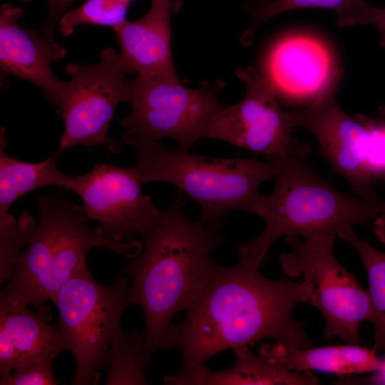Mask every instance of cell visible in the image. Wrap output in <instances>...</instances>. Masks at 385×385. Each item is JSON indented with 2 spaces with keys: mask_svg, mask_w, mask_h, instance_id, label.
Listing matches in <instances>:
<instances>
[{
  "mask_svg": "<svg viewBox=\"0 0 385 385\" xmlns=\"http://www.w3.org/2000/svg\"><path fill=\"white\" fill-rule=\"evenodd\" d=\"M26 211L16 220L9 212L0 215V282L9 279L23 247L28 245L36 227Z\"/></svg>",
  "mask_w": 385,
  "mask_h": 385,
  "instance_id": "cb8c5ba5",
  "label": "cell"
},
{
  "mask_svg": "<svg viewBox=\"0 0 385 385\" xmlns=\"http://www.w3.org/2000/svg\"><path fill=\"white\" fill-rule=\"evenodd\" d=\"M22 298L1 289L0 294V375L37 360H53L66 349L57 325L30 310Z\"/></svg>",
  "mask_w": 385,
  "mask_h": 385,
  "instance_id": "9a60e30c",
  "label": "cell"
},
{
  "mask_svg": "<svg viewBox=\"0 0 385 385\" xmlns=\"http://www.w3.org/2000/svg\"><path fill=\"white\" fill-rule=\"evenodd\" d=\"M262 75L282 96L314 97L342 71L334 48L323 38L296 31L277 38L262 61Z\"/></svg>",
  "mask_w": 385,
  "mask_h": 385,
  "instance_id": "4fadbf2b",
  "label": "cell"
},
{
  "mask_svg": "<svg viewBox=\"0 0 385 385\" xmlns=\"http://www.w3.org/2000/svg\"><path fill=\"white\" fill-rule=\"evenodd\" d=\"M23 16L24 11L11 4L0 7L1 71L35 84L56 106L61 81L52 73L51 64L63 58L66 50L51 45L39 30L19 26L17 21Z\"/></svg>",
  "mask_w": 385,
  "mask_h": 385,
  "instance_id": "5bb4252c",
  "label": "cell"
},
{
  "mask_svg": "<svg viewBox=\"0 0 385 385\" xmlns=\"http://www.w3.org/2000/svg\"><path fill=\"white\" fill-rule=\"evenodd\" d=\"M133 0H86L76 9L66 11L58 21L61 34L66 37L84 24L119 27L128 19L126 14Z\"/></svg>",
  "mask_w": 385,
  "mask_h": 385,
  "instance_id": "603a6c76",
  "label": "cell"
},
{
  "mask_svg": "<svg viewBox=\"0 0 385 385\" xmlns=\"http://www.w3.org/2000/svg\"><path fill=\"white\" fill-rule=\"evenodd\" d=\"M337 236L356 250L363 263L369 282L367 291L372 308L371 323L375 329L373 349L377 353L385 351V252L358 237L353 228Z\"/></svg>",
  "mask_w": 385,
  "mask_h": 385,
  "instance_id": "44dd1931",
  "label": "cell"
},
{
  "mask_svg": "<svg viewBox=\"0 0 385 385\" xmlns=\"http://www.w3.org/2000/svg\"><path fill=\"white\" fill-rule=\"evenodd\" d=\"M53 360H37L14 369L1 376V385H56L59 383L53 372Z\"/></svg>",
  "mask_w": 385,
  "mask_h": 385,
  "instance_id": "d4e9b609",
  "label": "cell"
},
{
  "mask_svg": "<svg viewBox=\"0 0 385 385\" xmlns=\"http://www.w3.org/2000/svg\"><path fill=\"white\" fill-rule=\"evenodd\" d=\"M123 138L138 153L134 168L142 183L176 186L200 206L202 222L221 219L235 210L257 214L264 195L260 187L277 171V163L268 160L221 158L173 150L132 128Z\"/></svg>",
  "mask_w": 385,
  "mask_h": 385,
  "instance_id": "5b68a950",
  "label": "cell"
},
{
  "mask_svg": "<svg viewBox=\"0 0 385 385\" xmlns=\"http://www.w3.org/2000/svg\"><path fill=\"white\" fill-rule=\"evenodd\" d=\"M235 364L225 369L214 371L205 365L188 372H179L163 379L169 385H315L319 378L313 371H295L269 363L255 355L247 346L232 349Z\"/></svg>",
  "mask_w": 385,
  "mask_h": 385,
  "instance_id": "ac0fdd59",
  "label": "cell"
},
{
  "mask_svg": "<svg viewBox=\"0 0 385 385\" xmlns=\"http://www.w3.org/2000/svg\"><path fill=\"white\" fill-rule=\"evenodd\" d=\"M135 168L96 164L86 173L71 176L68 190L81 200V210L95 228L115 241L132 243L153 225L162 210L142 191Z\"/></svg>",
  "mask_w": 385,
  "mask_h": 385,
  "instance_id": "7c38bea8",
  "label": "cell"
},
{
  "mask_svg": "<svg viewBox=\"0 0 385 385\" xmlns=\"http://www.w3.org/2000/svg\"><path fill=\"white\" fill-rule=\"evenodd\" d=\"M37 207L38 222L2 289L16 294L46 318L44 302L53 301L64 283L88 267L91 248H107L128 258L141 250L140 240L119 242L92 228L81 205L62 191L39 194Z\"/></svg>",
  "mask_w": 385,
  "mask_h": 385,
  "instance_id": "277c9868",
  "label": "cell"
},
{
  "mask_svg": "<svg viewBox=\"0 0 385 385\" xmlns=\"http://www.w3.org/2000/svg\"><path fill=\"white\" fill-rule=\"evenodd\" d=\"M309 8L332 11L339 27L356 24L353 0H265L252 9V20L241 36V43L249 45L255 30L270 18L288 11Z\"/></svg>",
  "mask_w": 385,
  "mask_h": 385,
  "instance_id": "7402d4cb",
  "label": "cell"
},
{
  "mask_svg": "<svg viewBox=\"0 0 385 385\" xmlns=\"http://www.w3.org/2000/svg\"><path fill=\"white\" fill-rule=\"evenodd\" d=\"M225 84L221 80L202 81L192 89L179 78L137 74L130 80V113L121 118L120 125L152 141L171 138L177 141L178 150L188 152L205 138L210 124L224 106L217 93Z\"/></svg>",
  "mask_w": 385,
  "mask_h": 385,
  "instance_id": "9c48e42d",
  "label": "cell"
},
{
  "mask_svg": "<svg viewBox=\"0 0 385 385\" xmlns=\"http://www.w3.org/2000/svg\"><path fill=\"white\" fill-rule=\"evenodd\" d=\"M5 128L0 129V215L24 195L34 190L58 185L68 189L71 175L61 171L58 150L43 161L29 163L9 155L6 151Z\"/></svg>",
  "mask_w": 385,
  "mask_h": 385,
  "instance_id": "d6986e66",
  "label": "cell"
},
{
  "mask_svg": "<svg viewBox=\"0 0 385 385\" xmlns=\"http://www.w3.org/2000/svg\"><path fill=\"white\" fill-rule=\"evenodd\" d=\"M357 24H372L381 34L380 45L385 48V7L369 4L364 0H353Z\"/></svg>",
  "mask_w": 385,
  "mask_h": 385,
  "instance_id": "4316f807",
  "label": "cell"
},
{
  "mask_svg": "<svg viewBox=\"0 0 385 385\" xmlns=\"http://www.w3.org/2000/svg\"><path fill=\"white\" fill-rule=\"evenodd\" d=\"M173 0H151L148 12L127 20L115 34L120 53L134 73L144 76L178 78L171 52Z\"/></svg>",
  "mask_w": 385,
  "mask_h": 385,
  "instance_id": "2e32d148",
  "label": "cell"
},
{
  "mask_svg": "<svg viewBox=\"0 0 385 385\" xmlns=\"http://www.w3.org/2000/svg\"><path fill=\"white\" fill-rule=\"evenodd\" d=\"M311 283L271 279L240 261L217 265L195 302L178 324L168 328L158 349L175 348L182 356L180 372L205 365L225 349L253 345L264 339L301 347L313 346L294 308L311 304Z\"/></svg>",
  "mask_w": 385,
  "mask_h": 385,
  "instance_id": "6da1fadb",
  "label": "cell"
},
{
  "mask_svg": "<svg viewBox=\"0 0 385 385\" xmlns=\"http://www.w3.org/2000/svg\"><path fill=\"white\" fill-rule=\"evenodd\" d=\"M339 384H385V364L383 369L374 372L371 376L366 378L351 376L341 377L337 380Z\"/></svg>",
  "mask_w": 385,
  "mask_h": 385,
  "instance_id": "f1b7e54d",
  "label": "cell"
},
{
  "mask_svg": "<svg viewBox=\"0 0 385 385\" xmlns=\"http://www.w3.org/2000/svg\"><path fill=\"white\" fill-rule=\"evenodd\" d=\"M245 85V94L237 103L225 105L210 124L205 138L225 141L263 155L275 161L285 157L297 140L290 112L277 103V93L269 80L251 66L236 70Z\"/></svg>",
  "mask_w": 385,
  "mask_h": 385,
  "instance_id": "8fae6325",
  "label": "cell"
},
{
  "mask_svg": "<svg viewBox=\"0 0 385 385\" xmlns=\"http://www.w3.org/2000/svg\"><path fill=\"white\" fill-rule=\"evenodd\" d=\"M65 70L70 80L61 81L56 105L64 123L57 150L62 154L76 145L103 144L113 153L121 151L120 143L108 133L117 106L128 101L130 79L127 75L134 73L133 69L120 53L106 48L98 62L69 63Z\"/></svg>",
  "mask_w": 385,
  "mask_h": 385,
  "instance_id": "ba28073f",
  "label": "cell"
},
{
  "mask_svg": "<svg viewBox=\"0 0 385 385\" xmlns=\"http://www.w3.org/2000/svg\"><path fill=\"white\" fill-rule=\"evenodd\" d=\"M341 78L342 73L334 77L307 108L290 112L292 123L315 137L332 173L344 177L352 193L369 202H380L368 162L372 119L364 115L352 118L340 108L335 93Z\"/></svg>",
  "mask_w": 385,
  "mask_h": 385,
  "instance_id": "30bf717a",
  "label": "cell"
},
{
  "mask_svg": "<svg viewBox=\"0 0 385 385\" xmlns=\"http://www.w3.org/2000/svg\"><path fill=\"white\" fill-rule=\"evenodd\" d=\"M265 1V0H247V4L254 8Z\"/></svg>",
  "mask_w": 385,
  "mask_h": 385,
  "instance_id": "1f68e13d",
  "label": "cell"
},
{
  "mask_svg": "<svg viewBox=\"0 0 385 385\" xmlns=\"http://www.w3.org/2000/svg\"><path fill=\"white\" fill-rule=\"evenodd\" d=\"M128 280L119 278L109 286L99 284L86 268L68 279L52 301L58 312V327L66 350L76 361L73 384H96L105 354L129 304Z\"/></svg>",
  "mask_w": 385,
  "mask_h": 385,
  "instance_id": "8992f818",
  "label": "cell"
},
{
  "mask_svg": "<svg viewBox=\"0 0 385 385\" xmlns=\"http://www.w3.org/2000/svg\"><path fill=\"white\" fill-rule=\"evenodd\" d=\"M370 227L377 239L385 245V213L376 217Z\"/></svg>",
  "mask_w": 385,
  "mask_h": 385,
  "instance_id": "f546056e",
  "label": "cell"
},
{
  "mask_svg": "<svg viewBox=\"0 0 385 385\" xmlns=\"http://www.w3.org/2000/svg\"><path fill=\"white\" fill-rule=\"evenodd\" d=\"M185 205L178 190L141 235V250L125 267L131 279L128 300L143 311V334L150 357L173 317L188 309L206 286L218 265L210 252L225 240L221 219L190 220L185 215Z\"/></svg>",
  "mask_w": 385,
  "mask_h": 385,
  "instance_id": "7a4b0ae2",
  "label": "cell"
},
{
  "mask_svg": "<svg viewBox=\"0 0 385 385\" xmlns=\"http://www.w3.org/2000/svg\"><path fill=\"white\" fill-rule=\"evenodd\" d=\"M24 3H28L31 0H21ZM76 0H47L48 11L43 24L39 29L48 43L53 46H60L53 40L54 31L63 15L68 11L69 7Z\"/></svg>",
  "mask_w": 385,
  "mask_h": 385,
  "instance_id": "83f0119b",
  "label": "cell"
},
{
  "mask_svg": "<svg viewBox=\"0 0 385 385\" xmlns=\"http://www.w3.org/2000/svg\"><path fill=\"white\" fill-rule=\"evenodd\" d=\"M379 113L381 117V123L385 129V104L381 105L379 108Z\"/></svg>",
  "mask_w": 385,
  "mask_h": 385,
  "instance_id": "4dcf8cb0",
  "label": "cell"
},
{
  "mask_svg": "<svg viewBox=\"0 0 385 385\" xmlns=\"http://www.w3.org/2000/svg\"><path fill=\"white\" fill-rule=\"evenodd\" d=\"M368 162L374 177L385 175V129L372 120L368 148Z\"/></svg>",
  "mask_w": 385,
  "mask_h": 385,
  "instance_id": "484cf974",
  "label": "cell"
},
{
  "mask_svg": "<svg viewBox=\"0 0 385 385\" xmlns=\"http://www.w3.org/2000/svg\"><path fill=\"white\" fill-rule=\"evenodd\" d=\"M311 146L297 140L277 165L273 191L263 195L257 215L265 220L262 232L240 245L239 261L260 268L274 241L282 237L314 233L337 235L355 225L370 226L385 213V200L366 201L337 190L309 161Z\"/></svg>",
  "mask_w": 385,
  "mask_h": 385,
  "instance_id": "3957f363",
  "label": "cell"
},
{
  "mask_svg": "<svg viewBox=\"0 0 385 385\" xmlns=\"http://www.w3.org/2000/svg\"><path fill=\"white\" fill-rule=\"evenodd\" d=\"M143 334L120 329L112 339L103 359L107 371L106 385L149 384L146 366L150 361Z\"/></svg>",
  "mask_w": 385,
  "mask_h": 385,
  "instance_id": "ffe728a7",
  "label": "cell"
},
{
  "mask_svg": "<svg viewBox=\"0 0 385 385\" xmlns=\"http://www.w3.org/2000/svg\"><path fill=\"white\" fill-rule=\"evenodd\" d=\"M335 237L325 233L286 237L290 250L280 255L279 262L289 277L311 283L310 304L325 319L324 337L337 336L345 343L361 345L359 327L364 321L371 322V304L368 291L336 258Z\"/></svg>",
  "mask_w": 385,
  "mask_h": 385,
  "instance_id": "52a82bcc",
  "label": "cell"
},
{
  "mask_svg": "<svg viewBox=\"0 0 385 385\" xmlns=\"http://www.w3.org/2000/svg\"><path fill=\"white\" fill-rule=\"evenodd\" d=\"M374 349L347 344L301 347L275 342L260 346L258 354L269 363L295 371H322L339 377L376 372L385 359Z\"/></svg>",
  "mask_w": 385,
  "mask_h": 385,
  "instance_id": "e0dca14e",
  "label": "cell"
}]
</instances>
